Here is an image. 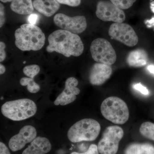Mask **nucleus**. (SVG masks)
<instances>
[{
	"label": "nucleus",
	"instance_id": "15",
	"mask_svg": "<svg viewBox=\"0 0 154 154\" xmlns=\"http://www.w3.org/2000/svg\"><path fill=\"white\" fill-rule=\"evenodd\" d=\"M33 5L36 11L47 17H51L60 8L57 0H34Z\"/></svg>",
	"mask_w": 154,
	"mask_h": 154
},
{
	"label": "nucleus",
	"instance_id": "6",
	"mask_svg": "<svg viewBox=\"0 0 154 154\" xmlns=\"http://www.w3.org/2000/svg\"><path fill=\"white\" fill-rule=\"evenodd\" d=\"M123 136L124 131L120 127L113 125L107 127L98 143L99 152L101 154H116Z\"/></svg>",
	"mask_w": 154,
	"mask_h": 154
},
{
	"label": "nucleus",
	"instance_id": "10",
	"mask_svg": "<svg viewBox=\"0 0 154 154\" xmlns=\"http://www.w3.org/2000/svg\"><path fill=\"white\" fill-rule=\"evenodd\" d=\"M54 22L62 30L75 34L82 33L87 27V20L84 16L69 17L64 14H58L54 16Z\"/></svg>",
	"mask_w": 154,
	"mask_h": 154
},
{
	"label": "nucleus",
	"instance_id": "12",
	"mask_svg": "<svg viewBox=\"0 0 154 154\" xmlns=\"http://www.w3.org/2000/svg\"><path fill=\"white\" fill-rule=\"evenodd\" d=\"M78 84V80L74 77L67 79L64 89L54 101V105L65 106L74 102L80 93V89L77 87Z\"/></svg>",
	"mask_w": 154,
	"mask_h": 154
},
{
	"label": "nucleus",
	"instance_id": "29",
	"mask_svg": "<svg viewBox=\"0 0 154 154\" xmlns=\"http://www.w3.org/2000/svg\"><path fill=\"white\" fill-rule=\"evenodd\" d=\"M0 154H11L7 146L2 142L0 143Z\"/></svg>",
	"mask_w": 154,
	"mask_h": 154
},
{
	"label": "nucleus",
	"instance_id": "32",
	"mask_svg": "<svg viewBox=\"0 0 154 154\" xmlns=\"http://www.w3.org/2000/svg\"><path fill=\"white\" fill-rule=\"evenodd\" d=\"M14 0H1V2L4 3L9 2H12Z\"/></svg>",
	"mask_w": 154,
	"mask_h": 154
},
{
	"label": "nucleus",
	"instance_id": "2",
	"mask_svg": "<svg viewBox=\"0 0 154 154\" xmlns=\"http://www.w3.org/2000/svg\"><path fill=\"white\" fill-rule=\"evenodd\" d=\"M15 45L22 51L39 50L44 46L45 37L38 26L23 24L15 32Z\"/></svg>",
	"mask_w": 154,
	"mask_h": 154
},
{
	"label": "nucleus",
	"instance_id": "23",
	"mask_svg": "<svg viewBox=\"0 0 154 154\" xmlns=\"http://www.w3.org/2000/svg\"><path fill=\"white\" fill-rule=\"evenodd\" d=\"M58 2L61 4L67 5L71 7H75L79 5L81 0H57Z\"/></svg>",
	"mask_w": 154,
	"mask_h": 154
},
{
	"label": "nucleus",
	"instance_id": "5",
	"mask_svg": "<svg viewBox=\"0 0 154 154\" xmlns=\"http://www.w3.org/2000/svg\"><path fill=\"white\" fill-rule=\"evenodd\" d=\"M101 111L106 119L116 124H124L129 117V110L126 103L116 96L108 97L103 101Z\"/></svg>",
	"mask_w": 154,
	"mask_h": 154
},
{
	"label": "nucleus",
	"instance_id": "7",
	"mask_svg": "<svg viewBox=\"0 0 154 154\" xmlns=\"http://www.w3.org/2000/svg\"><path fill=\"white\" fill-rule=\"evenodd\" d=\"M92 57L99 63L111 65L116 60L115 50L107 39L97 38L92 42L90 48Z\"/></svg>",
	"mask_w": 154,
	"mask_h": 154
},
{
	"label": "nucleus",
	"instance_id": "8",
	"mask_svg": "<svg viewBox=\"0 0 154 154\" xmlns=\"http://www.w3.org/2000/svg\"><path fill=\"white\" fill-rule=\"evenodd\" d=\"M108 34L111 38L129 47L134 46L138 42V37L133 28L125 23H113L110 25Z\"/></svg>",
	"mask_w": 154,
	"mask_h": 154
},
{
	"label": "nucleus",
	"instance_id": "9",
	"mask_svg": "<svg viewBox=\"0 0 154 154\" xmlns=\"http://www.w3.org/2000/svg\"><path fill=\"white\" fill-rule=\"evenodd\" d=\"M96 14L99 19L105 22L122 23L126 18L123 10L110 1H99L96 7Z\"/></svg>",
	"mask_w": 154,
	"mask_h": 154
},
{
	"label": "nucleus",
	"instance_id": "4",
	"mask_svg": "<svg viewBox=\"0 0 154 154\" xmlns=\"http://www.w3.org/2000/svg\"><path fill=\"white\" fill-rule=\"evenodd\" d=\"M100 131L101 125L98 121L92 119H84L71 127L67 137L72 143L92 141L97 138Z\"/></svg>",
	"mask_w": 154,
	"mask_h": 154
},
{
	"label": "nucleus",
	"instance_id": "17",
	"mask_svg": "<svg viewBox=\"0 0 154 154\" xmlns=\"http://www.w3.org/2000/svg\"><path fill=\"white\" fill-rule=\"evenodd\" d=\"M11 8L12 11L20 15H29L34 10L32 0H14Z\"/></svg>",
	"mask_w": 154,
	"mask_h": 154
},
{
	"label": "nucleus",
	"instance_id": "20",
	"mask_svg": "<svg viewBox=\"0 0 154 154\" xmlns=\"http://www.w3.org/2000/svg\"><path fill=\"white\" fill-rule=\"evenodd\" d=\"M20 84L22 86H27L28 91L30 93L35 94L40 91V86L35 82L34 79L23 77L20 79Z\"/></svg>",
	"mask_w": 154,
	"mask_h": 154
},
{
	"label": "nucleus",
	"instance_id": "30",
	"mask_svg": "<svg viewBox=\"0 0 154 154\" xmlns=\"http://www.w3.org/2000/svg\"><path fill=\"white\" fill-rule=\"evenodd\" d=\"M147 69L151 73L154 75V65H150L147 67Z\"/></svg>",
	"mask_w": 154,
	"mask_h": 154
},
{
	"label": "nucleus",
	"instance_id": "33",
	"mask_svg": "<svg viewBox=\"0 0 154 154\" xmlns=\"http://www.w3.org/2000/svg\"><path fill=\"white\" fill-rule=\"evenodd\" d=\"M151 8L152 11L154 12V4H151Z\"/></svg>",
	"mask_w": 154,
	"mask_h": 154
},
{
	"label": "nucleus",
	"instance_id": "34",
	"mask_svg": "<svg viewBox=\"0 0 154 154\" xmlns=\"http://www.w3.org/2000/svg\"><path fill=\"white\" fill-rule=\"evenodd\" d=\"M26 63V61H24V62H23V63Z\"/></svg>",
	"mask_w": 154,
	"mask_h": 154
},
{
	"label": "nucleus",
	"instance_id": "18",
	"mask_svg": "<svg viewBox=\"0 0 154 154\" xmlns=\"http://www.w3.org/2000/svg\"><path fill=\"white\" fill-rule=\"evenodd\" d=\"M124 154H154V146L149 143H133L129 145Z\"/></svg>",
	"mask_w": 154,
	"mask_h": 154
},
{
	"label": "nucleus",
	"instance_id": "26",
	"mask_svg": "<svg viewBox=\"0 0 154 154\" xmlns=\"http://www.w3.org/2000/svg\"><path fill=\"white\" fill-rule=\"evenodd\" d=\"M5 7L2 3H1L0 4V28H2L5 24Z\"/></svg>",
	"mask_w": 154,
	"mask_h": 154
},
{
	"label": "nucleus",
	"instance_id": "28",
	"mask_svg": "<svg viewBox=\"0 0 154 154\" xmlns=\"http://www.w3.org/2000/svg\"><path fill=\"white\" fill-rule=\"evenodd\" d=\"M38 17L36 14H30V16L28 17V22L29 24L35 25L38 21Z\"/></svg>",
	"mask_w": 154,
	"mask_h": 154
},
{
	"label": "nucleus",
	"instance_id": "31",
	"mask_svg": "<svg viewBox=\"0 0 154 154\" xmlns=\"http://www.w3.org/2000/svg\"><path fill=\"white\" fill-rule=\"evenodd\" d=\"M6 71V69L5 66L3 65L0 64V74L2 75L5 73Z\"/></svg>",
	"mask_w": 154,
	"mask_h": 154
},
{
	"label": "nucleus",
	"instance_id": "25",
	"mask_svg": "<svg viewBox=\"0 0 154 154\" xmlns=\"http://www.w3.org/2000/svg\"><path fill=\"white\" fill-rule=\"evenodd\" d=\"M133 88L144 95L147 96L149 95V91L147 88L142 85L140 83L135 84L133 85Z\"/></svg>",
	"mask_w": 154,
	"mask_h": 154
},
{
	"label": "nucleus",
	"instance_id": "11",
	"mask_svg": "<svg viewBox=\"0 0 154 154\" xmlns=\"http://www.w3.org/2000/svg\"><path fill=\"white\" fill-rule=\"evenodd\" d=\"M36 128L31 125L22 127L18 134L12 137L9 142V147L11 151L17 152L23 149L26 144L31 143L36 137Z\"/></svg>",
	"mask_w": 154,
	"mask_h": 154
},
{
	"label": "nucleus",
	"instance_id": "22",
	"mask_svg": "<svg viewBox=\"0 0 154 154\" xmlns=\"http://www.w3.org/2000/svg\"><path fill=\"white\" fill-rule=\"evenodd\" d=\"M137 0H110L111 2L121 10H127L132 7Z\"/></svg>",
	"mask_w": 154,
	"mask_h": 154
},
{
	"label": "nucleus",
	"instance_id": "1",
	"mask_svg": "<svg viewBox=\"0 0 154 154\" xmlns=\"http://www.w3.org/2000/svg\"><path fill=\"white\" fill-rule=\"evenodd\" d=\"M48 41V52H56L68 57L79 56L84 51V44L80 36L67 30H55L50 34Z\"/></svg>",
	"mask_w": 154,
	"mask_h": 154
},
{
	"label": "nucleus",
	"instance_id": "24",
	"mask_svg": "<svg viewBox=\"0 0 154 154\" xmlns=\"http://www.w3.org/2000/svg\"><path fill=\"white\" fill-rule=\"evenodd\" d=\"M70 154H99L98 146L95 144H91L87 151L83 153L73 152Z\"/></svg>",
	"mask_w": 154,
	"mask_h": 154
},
{
	"label": "nucleus",
	"instance_id": "3",
	"mask_svg": "<svg viewBox=\"0 0 154 154\" xmlns=\"http://www.w3.org/2000/svg\"><path fill=\"white\" fill-rule=\"evenodd\" d=\"M1 111L4 116L11 120L22 121L35 115L37 107L35 102L31 99H17L3 104Z\"/></svg>",
	"mask_w": 154,
	"mask_h": 154
},
{
	"label": "nucleus",
	"instance_id": "27",
	"mask_svg": "<svg viewBox=\"0 0 154 154\" xmlns=\"http://www.w3.org/2000/svg\"><path fill=\"white\" fill-rule=\"evenodd\" d=\"M6 45L3 42H0V62H2L5 60L6 57L5 51Z\"/></svg>",
	"mask_w": 154,
	"mask_h": 154
},
{
	"label": "nucleus",
	"instance_id": "13",
	"mask_svg": "<svg viewBox=\"0 0 154 154\" xmlns=\"http://www.w3.org/2000/svg\"><path fill=\"white\" fill-rule=\"evenodd\" d=\"M112 74L110 65L99 63H95L90 71V82L94 85H101L110 79Z\"/></svg>",
	"mask_w": 154,
	"mask_h": 154
},
{
	"label": "nucleus",
	"instance_id": "14",
	"mask_svg": "<svg viewBox=\"0 0 154 154\" xmlns=\"http://www.w3.org/2000/svg\"><path fill=\"white\" fill-rule=\"evenodd\" d=\"M52 146L48 139L45 137H36L28 146L22 154H45L49 152Z\"/></svg>",
	"mask_w": 154,
	"mask_h": 154
},
{
	"label": "nucleus",
	"instance_id": "19",
	"mask_svg": "<svg viewBox=\"0 0 154 154\" xmlns=\"http://www.w3.org/2000/svg\"><path fill=\"white\" fill-rule=\"evenodd\" d=\"M139 130L141 134L145 137L154 140V123L149 122H143Z\"/></svg>",
	"mask_w": 154,
	"mask_h": 154
},
{
	"label": "nucleus",
	"instance_id": "21",
	"mask_svg": "<svg viewBox=\"0 0 154 154\" xmlns=\"http://www.w3.org/2000/svg\"><path fill=\"white\" fill-rule=\"evenodd\" d=\"M23 72L27 76L34 79V77L40 72V67L37 65L35 64L27 66L23 69Z\"/></svg>",
	"mask_w": 154,
	"mask_h": 154
},
{
	"label": "nucleus",
	"instance_id": "16",
	"mask_svg": "<svg viewBox=\"0 0 154 154\" xmlns=\"http://www.w3.org/2000/svg\"><path fill=\"white\" fill-rule=\"evenodd\" d=\"M126 62L130 66L139 67L144 66L147 63V54L143 49L138 48L134 50L128 54Z\"/></svg>",
	"mask_w": 154,
	"mask_h": 154
}]
</instances>
